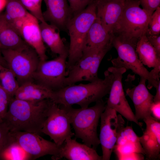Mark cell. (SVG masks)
<instances>
[{
  "mask_svg": "<svg viewBox=\"0 0 160 160\" xmlns=\"http://www.w3.org/2000/svg\"><path fill=\"white\" fill-rule=\"evenodd\" d=\"M12 141L18 143L34 160L46 155H52L55 160L60 146L43 138L39 135L26 131L10 132Z\"/></svg>",
  "mask_w": 160,
  "mask_h": 160,
  "instance_id": "cell-12",
  "label": "cell"
},
{
  "mask_svg": "<svg viewBox=\"0 0 160 160\" xmlns=\"http://www.w3.org/2000/svg\"><path fill=\"white\" fill-rule=\"evenodd\" d=\"M12 141L9 128L3 121H0V156Z\"/></svg>",
  "mask_w": 160,
  "mask_h": 160,
  "instance_id": "cell-30",
  "label": "cell"
},
{
  "mask_svg": "<svg viewBox=\"0 0 160 160\" xmlns=\"http://www.w3.org/2000/svg\"><path fill=\"white\" fill-rule=\"evenodd\" d=\"M117 112L106 106L100 116L99 139L102 152V160L110 159L118 135L124 127V119Z\"/></svg>",
  "mask_w": 160,
  "mask_h": 160,
  "instance_id": "cell-10",
  "label": "cell"
},
{
  "mask_svg": "<svg viewBox=\"0 0 160 160\" xmlns=\"http://www.w3.org/2000/svg\"><path fill=\"white\" fill-rule=\"evenodd\" d=\"M137 40L125 37L118 34L112 35V44L116 49L118 56L111 60L113 66L124 68L130 70L140 77L148 81L147 86L149 89L156 88L158 82L154 80L150 72L141 63L136 51Z\"/></svg>",
  "mask_w": 160,
  "mask_h": 160,
  "instance_id": "cell-5",
  "label": "cell"
},
{
  "mask_svg": "<svg viewBox=\"0 0 160 160\" xmlns=\"http://www.w3.org/2000/svg\"><path fill=\"white\" fill-rule=\"evenodd\" d=\"M7 2V0H0V12L5 8Z\"/></svg>",
  "mask_w": 160,
  "mask_h": 160,
  "instance_id": "cell-37",
  "label": "cell"
},
{
  "mask_svg": "<svg viewBox=\"0 0 160 160\" xmlns=\"http://www.w3.org/2000/svg\"><path fill=\"white\" fill-rule=\"evenodd\" d=\"M97 16L110 34L114 33L121 16L126 0H94Z\"/></svg>",
  "mask_w": 160,
  "mask_h": 160,
  "instance_id": "cell-14",
  "label": "cell"
},
{
  "mask_svg": "<svg viewBox=\"0 0 160 160\" xmlns=\"http://www.w3.org/2000/svg\"><path fill=\"white\" fill-rule=\"evenodd\" d=\"M63 106L69 116L76 138L80 139L84 144L96 150L100 144L97 128L106 102L101 100L93 106L86 108Z\"/></svg>",
  "mask_w": 160,
  "mask_h": 160,
  "instance_id": "cell-3",
  "label": "cell"
},
{
  "mask_svg": "<svg viewBox=\"0 0 160 160\" xmlns=\"http://www.w3.org/2000/svg\"><path fill=\"white\" fill-rule=\"evenodd\" d=\"M97 17L94 0L83 10L73 16L66 27L70 44L66 63V72L81 57L88 31Z\"/></svg>",
  "mask_w": 160,
  "mask_h": 160,
  "instance_id": "cell-4",
  "label": "cell"
},
{
  "mask_svg": "<svg viewBox=\"0 0 160 160\" xmlns=\"http://www.w3.org/2000/svg\"><path fill=\"white\" fill-rule=\"evenodd\" d=\"M21 3L32 15L41 22L45 21L41 10L43 0H20Z\"/></svg>",
  "mask_w": 160,
  "mask_h": 160,
  "instance_id": "cell-28",
  "label": "cell"
},
{
  "mask_svg": "<svg viewBox=\"0 0 160 160\" xmlns=\"http://www.w3.org/2000/svg\"><path fill=\"white\" fill-rule=\"evenodd\" d=\"M46 7L43 12L45 21L60 30H66L67 25L73 16L67 0H43Z\"/></svg>",
  "mask_w": 160,
  "mask_h": 160,
  "instance_id": "cell-18",
  "label": "cell"
},
{
  "mask_svg": "<svg viewBox=\"0 0 160 160\" xmlns=\"http://www.w3.org/2000/svg\"><path fill=\"white\" fill-rule=\"evenodd\" d=\"M140 5L139 0L126 1L121 16L114 34L137 40L145 34L151 15Z\"/></svg>",
  "mask_w": 160,
  "mask_h": 160,
  "instance_id": "cell-8",
  "label": "cell"
},
{
  "mask_svg": "<svg viewBox=\"0 0 160 160\" xmlns=\"http://www.w3.org/2000/svg\"><path fill=\"white\" fill-rule=\"evenodd\" d=\"M39 25L42 40L51 51L58 55L68 56V48L66 46L60 36V29L46 21L41 22Z\"/></svg>",
  "mask_w": 160,
  "mask_h": 160,
  "instance_id": "cell-23",
  "label": "cell"
},
{
  "mask_svg": "<svg viewBox=\"0 0 160 160\" xmlns=\"http://www.w3.org/2000/svg\"><path fill=\"white\" fill-rule=\"evenodd\" d=\"M73 16L85 8L94 0H67Z\"/></svg>",
  "mask_w": 160,
  "mask_h": 160,
  "instance_id": "cell-32",
  "label": "cell"
},
{
  "mask_svg": "<svg viewBox=\"0 0 160 160\" xmlns=\"http://www.w3.org/2000/svg\"><path fill=\"white\" fill-rule=\"evenodd\" d=\"M156 92L153 97V102L160 101V81L159 80L156 87Z\"/></svg>",
  "mask_w": 160,
  "mask_h": 160,
  "instance_id": "cell-36",
  "label": "cell"
},
{
  "mask_svg": "<svg viewBox=\"0 0 160 160\" xmlns=\"http://www.w3.org/2000/svg\"><path fill=\"white\" fill-rule=\"evenodd\" d=\"M136 51L140 60L143 65L153 68L150 72L152 78L157 81L160 80V56L149 42L145 34L138 40Z\"/></svg>",
  "mask_w": 160,
  "mask_h": 160,
  "instance_id": "cell-20",
  "label": "cell"
},
{
  "mask_svg": "<svg viewBox=\"0 0 160 160\" xmlns=\"http://www.w3.org/2000/svg\"><path fill=\"white\" fill-rule=\"evenodd\" d=\"M0 84L5 91L12 97L20 85L14 73L8 68L0 64Z\"/></svg>",
  "mask_w": 160,
  "mask_h": 160,
  "instance_id": "cell-26",
  "label": "cell"
},
{
  "mask_svg": "<svg viewBox=\"0 0 160 160\" xmlns=\"http://www.w3.org/2000/svg\"><path fill=\"white\" fill-rule=\"evenodd\" d=\"M53 91L33 81L20 85L14 97L27 101L38 102L52 98Z\"/></svg>",
  "mask_w": 160,
  "mask_h": 160,
  "instance_id": "cell-22",
  "label": "cell"
},
{
  "mask_svg": "<svg viewBox=\"0 0 160 160\" xmlns=\"http://www.w3.org/2000/svg\"><path fill=\"white\" fill-rule=\"evenodd\" d=\"M0 159L27 160H31V158L18 143L13 141L1 153Z\"/></svg>",
  "mask_w": 160,
  "mask_h": 160,
  "instance_id": "cell-27",
  "label": "cell"
},
{
  "mask_svg": "<svg viewBox=\"0 0 160 160\" xmlns=\"http://www.w3.org/2000/svg\"><path fill=\"white\" fill-rule=\"evenodd\" d=\"M4 13L7 18L18 30L29 13L20 0H7Z\"/></svg>",
  "mask_w": 160,
  "mask_h": 160,
  "instance_id": "cell-25",
  "label": "cell"
},
{
  "mask_svg": "<svg viewBox=\"0 0 160 160\" xmlns=\"http://www.w3.org/2000/svg\"><path fill=\"white\" fill-rule=\"evenodd\" d=\"M68 56L59 55L52 60H40L33 81L53 91L65 87Z\"/></svg>",
  "mask_w": 160,
  "mask_h": 160,
  "instance_id": "cell-9",
  "label": "cell"
},
{
  "mask_svg": "<svg viewBox=\"0 0 160 160\" xmlns=\"http://www.w3.org/2000/svg\"><path fill=\"white\" fill-rule=\"evenodd\" d=\"M160 33V7H158L151 15L145 35H158Z\"/></svg>",
  "mask_w": 160,
  "mask_h": 160,
  "instance_id": "cell-29",
  "label": "cell"
},
{
  "mask_svg": "<svg viewBox=\"0 0 160 160\" xmlns=\"http://www.w3.org/2000/svg\"><path fill=\"white\" fill-rule=\"evenodd\" d=\"M12 98L0 84V121L3 120L6 114Z\"/></svg>",
  "mask_w": 160,
  "mask_h": 160,
  "instance_id": "cell-31",
  "label": "cell"
},
{
  "mask_svg": "<svg viewBox=\"0 0 160 160\" xmlns=\"http://www.w3.org/2000/svg\"><path fill=\"white\" fill-rule=\"evenodd\" d=\"M147 80L140 77L138 84L126 91L127 94L132 101L135 108L136 119H144L151 116V106L153 102L154 96L148 90L146 86Z\"/></svg>",
  "mask_w": 160,
  "mask_h": 160,
  "instance_id": "cell-17",
  "label": "cell"
},
{
  "mask_svg": "<svg viewBox=\"0 0 160 160\" xmlns=\"http://www.w3.org/2000/svg\"><path fill=\"white\" fill-rule=\"evenodd\" d=\"M104 78H99L86 84L66 86L53 91L51 100L60 105L70 106L77 105L81 108L88 107L91 103L102 100L109 94L114 75L108 69L104 72Z\"/></svg>",
  "mask_w": 160,
  "mask_h": 160,
  "instance_id": "cell-2",
  "label": "cell"
},
{
  "mask_svg": "<svg viewBox=\"0 0 160 160\" xmlns=\"http://www.w3.org/2000/svg\"><path fill=\"white\" fill-rule=\"evenodd\" d=\"M107 69L113 74L114 79L106 102V106L113 109L127 120L134 122L142 128L143 123L139 122L136 118L124 92L122 79L123 74L127 70L124 68L113 66Z\"/></svg>",
  "mask_w": 160,
  "mask_h": 160,
  "instance_id": "cell-13",
  "label": "cell"
},
{
  "mask_svg": "<svg viewBox=\"0 0 160 160\" xmlns=\"http://www.w3.org/2000/svg\"><path fill=\"white\" fill-rule=\"evenodd\" d=\"M39 21L30 13L20 26L18 31L25 42L37 53L40 60H47L46 48L42 40Z\"/></svg>",
  "mask_w": 160,
  "mask_h": 160,
  "instance_id": "cell-16",
  "label": "cell"
},
{
  "mask_svg": "<svg viewBox=\"0 0 160 160\" xmlns=\"http://www.w3.org/2000/svg\"><path fill=\"white\" fill-rule=\"evenodd\" d=\"M52 102L50 99L33 102L12 97L3 119L10 132L41 133Z\"/></svg>",
  "mask_w": 160,
  "mask_h": 160,
  "instance_id": "cell-1",
  "label": "cell"
},
{
  "mask_svg": "<svg viewBox=\"0 0 160 160\" xmlns=\"http://www.w3.org/2000/svg\"><path fill=\"white\" fill-rule=\"evenodd\" d=\"M146 37L155 49L158 54L160 56V35H145Z\"/></svg>",
  "mask_w": 160,
  "mask_h": 160,
  "instance_id": "cell-34",
  "label": "cell"
},
{
  "mask_svg": "<svg viewBox=\"0 0 160 160\" xmlns=\"http://www.w3.org/2000/svg\"><path fill=\"white\" fill-rule=\"evenodd\" d=\"M71 125L65 107L52 100L41 133L49 136L60 146L67 139L74 135V133L71 131Z\"/></svg>",
  "mask_w": 160,
  "mask_h": 160,
  "instance_id": "cell-11",
  "label": "cell"
},
{
  "mask_svg": "<svg viewBox=\"0 0 160 160\" xmlns=\"http://www.w3.org/2000/svg\"><path fill=\"white\" fill-rule=\"evenodd\" d=\"M65 158L69 160H102L95 149L72 138L67 139L60 146L55 160Z\"/></svg>",
  "mask_w": 160,
  "mask_h": 160,
  "instance_id": "cell-19",
  "label": "cell"
},
{
  "mask_svg": "<svg viewBox=\"0 0 160 160\" xmlns=\"http://www.w3.org/2000/svg\"><path fill=\"white\" fill-rule=\"evenodd\" d=\"M8 67L15 74L20 85L33 81L40 61L36 51L28 45L18 49H1Z\"/></svg>",
  "mask_w": 160,
  "mask_h": 160,
  "instance_id": "cell-7",
  "label": "cell"
},
{
  "mask_svg": "<svg viewBox=\"0 0 160 160\" xmlns=\"http://www.w3.org/2000/svg\"><path fill=\"white\" fill-rule=\"evenodd\" d=\"M112 47L111 41L104 46L84 52L81 57L67 72L65 86L80 81L92 82L98 79V71L100 65Z\"/></svg>",
  "mask_w": 160,
  "mask_h": 160,
  "instance_id": "cell-6",
  "label": "cell"
},
{
  "mask_svg": "<svg viewBox=\"0 0 160 160\" xmlns=\"http://www.w3.org/2000/svg\"><path fill=\"white\" fill-rule=\"evenodd\" d=\"M146 127L143 135L139 137L146 159L155 160L159 159L160 122L152 116L143 119Z\"/></svg>",
  "mask_w": 160,
  "mask_h": 160,
  "instance_id": "cell-15",
  "label": "cell"
},
{
  "mask_svg": "<svg viewBox=\"0 0 160 160\" xmlns=\"http://www.w3.org/2000/svg\"><path fill=\"white\" fill-rule=\"evenodd\" d=\"M28 45L4 13L0 14V49H18Z\"/></svg>",
  "mask_w": 160,
  "mask_h": 160,
  "instance_id": "cell-21",
  "label": "cell"
},
{
  "mask_svg": "<svg viewBox=\"0 0 160 160\" xmlns=\"http://www.w3.org/2000/svg\"><path fill=\"white\" fill-rule=\"evenodd\" d=\"M112 35L106 30L97 16L87 33L83 53L107 44L112 41Z\"/></svg>",
  "mask_w": 160,
  "mask_h": 160,
  "instance_id": "cell-24",
  "label": "cell"
},
{
  "mask_svg": "<svg viewBox=\"0 0 160 160\" xmlns=\"http://www.w3.org/2000/svg\"><path fill=\"white\" fill-rule=\"evenodd\" d=\"M140 5L151 15L159 7H160V0H139Z\"/></svg>",
  "mask_w": 160,
  "mask_h": 160,
  "instance_id": "cell-33",
  "label": "cell"
},
{
  "mask_svg": "<svg viewBox=\"0 0 160 160\" xmlns=\"http://www.w3.org/2000/svg\"><path fill=\"white\" fill-rule=\"evenodd\" d=\"M151 114L158 121L160 120V101L153 102L150 108Z\"/></svg>",
  "mask_w": 160,
  "mask_h": 160,
  "instance_id": "cell-35",
  "label": "cell"
},
{
  "mask_svg": "<svg viewBox=\"0 0 160 160\" xmlns=\"http://www.w3.org/2000/svg\"><path fill=\"white\" fill-rule=\"evenodd\" d=\"M0 64L5 66H7L6 63L4 59L2 54L1 50L0 49Z\"/></svg>",
  "mask_w": 160,
  "mask_h": 160,
  "instance_id": "cell-38",
  "label": "cell"
}]
</instances>
